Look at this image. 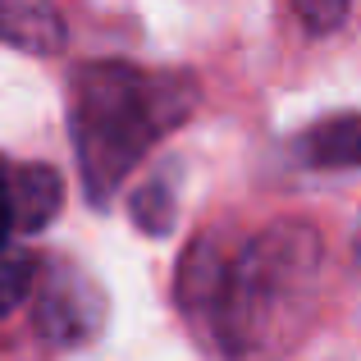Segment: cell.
<instances>
[{
  "mask_svg": "<svg viewBox=\"0 0 361 361\" xmlns=\"http://www.w3.org/2000/svg\"><path fill=\"white\" fill-rule=\"evenodd\" d=\"M302 160L316 169H357L361 165V115H334L302 137Z\"/></svg>",
  "mask_w": 361,
  "mask_h": 361,
  "instance_id": "6",
  "label": "cell"
},
{
  "mask_svg": "<svg viewBox=\"0 0 361 361\" xmlns=\"http://www.w3.org/2000/svg\"><path fill=\"white\" fill-rule=\"evenodd\" d=\"M106 325V293L87 270L73 261H46L37 265L32 283V329L37 338L55 348L87 343Z\"/></svg>",
  "mask_w": 361,
  "mask_h": 361,
  "instance_id": "3",
  "label": "cell"
},
{
  "mask_svg": "<svg viewBox=\"0 0 361 361\" xmlns=\"http://www.w3.org/2000/svg\"><path fill=\"white\" fill-rule=\"evenodd\" d=\"M69 32L55 0H0V46L23 55H60Z\"/></svg>",
  "mask_w": 361,
  "mask_h": 361,
  "instance_id": "5",
  "label": "cell"
},
{
  "mask_svg": "<svg viewBox=\"0 0 361 361\" xmlns=\"http://www.w3.org/2000/svg\"><path fill=\"white\" fill-rule=\"evenodd\" d=\"M37 265H42L37 256H27V252H9V247H0V320H5L14 307H23V302L32 298Z\"/></svg>",
  "mask_w": 361,
  "mask_h": 361,
  "instance_id": "7",
  "label": "cell"
},
{
  "mask_svg": "<svg viewBox=\"0 0 361 361\" xmlns=\"http://www.w3.org/2000/svg\"><path fill=\"white\" fill-rule=\"evenodd\" d=\"M325 247L311 224L215 229L183 252L174 298L183 320L215 353L279 348L311 311Z\"/></svg>",
  "mask_w": 361,
  "mask_h": 361,
  "instance_id": "1",
  "label": "cell"
},
{
  "mask_svg": "<svg viewBox=\"0 0 361 361\" xmlns=\"http://www.w3.org/2000/svg\"><path fill=\"white\" fill-rule=\"evenodd\" d=\"M197 78L123 60L82 64L69 87V133L92 206H110L137 160L192 119Z\"/></svg>",
  "mask_w": 361,
  "mask_h": 361,
  "instance_id": "2",
  "label": "cell"
},
{
  "mask_svg": "<svg viewBox=\"0 0 361 361\" xmlns=\"http://www.w3.org/2000/svg\"><path fill=\"white\" fill-rule=\"evenodd\" d=\"M293 9L311 32H334L348 18V0H293Z\"/></svg>",
  "mask_w": 361,
  "mask_h": 361,
  "instance_id": "8",
  "label": "cell"
},
{
  "mask_svg": "<svg viewBox=\"0 0 361 361\" xmlns=\"http://www.w3.org/2000/svg\"><path fill=\"white\" fill-rule=\"evenodd\" d=\"M64 178L51 165H14L0 160V247L14 233H37L60 215Z\"/></svg>",
  "mask_w": 361,
  "mask_h": 361,
  "instance_id": "4",
  "label": "cell"
}]
</instances>
